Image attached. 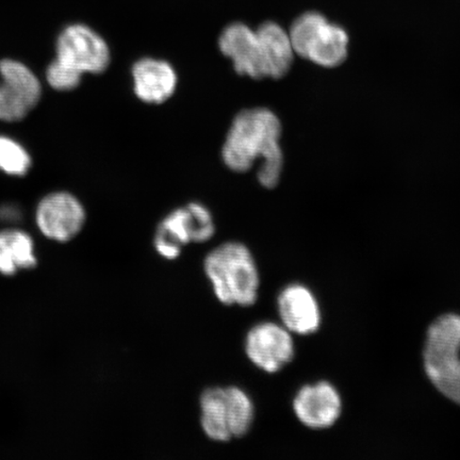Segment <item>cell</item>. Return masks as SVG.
Here are the masks:
<instances>
[{"instance_id": "cell-1", "label": "cell", "mask_w": 460, "mask_h": 460, "mask_svg": "<svg viewBox=\"0 0 460 460\" xmlns=\"http://www.w3.org/2000/svg\"><path fill=\"white\" fill-rule=\"evenodd\" d=\"M280 120L266 108L246 109L235 115L222 148L224 164L237 172H249L261 160L257 172L259 182L267 189L278 186L283 171V152L279 146Z\"/></svg>"}, {"instance_id": "cell-2", "label": "cell", "mask_w": 460, "mask_h": 460, "mask_svg": "<svg viewBox=\"0 0 460 460\" xmlns=\"http://www.w3.org/2000/svg\"><path fill=\"white\" fill-rule=\"evenodd\" d=\"M207 279L226 306L251 307L258 300L261 278L249 247L240 243L217 246L205 258Z\"/></svg>"}, {"instance_id": "cell-3", "label": "cell", "mask_w": 460, "mask_h": 460, "mask_svg": "<svg viewBox=\"0 0 460 460\" xmlns=\"http://www.w3.org/2000/svg\"><path fill=\"white\" fill-rule=\"evenodd\" d=\"M424 367L437 390L460 405V315H441L429 326Z\"/></svg>"}, {"instance_id": "cell-4", "label": "cell", "mask_w": 460, "mask_h": 460, "mask_svg": "<svg viewBox=\"0 0 460 460\" xmlns=\"http://www.w3.org/2000/svg\"><path fill=\"white\" fill-rule=\"evenodd\" d=\"M289 37L295 53L323 67H336L347 59L349 37L324 15L306 13L293 22Z\"/></svg>"}, {"instance_id": "cell-5", "label": "cell", "mask_w": 460, "mask_h": 460, "mask_svg": "<svg viewBox=\"0 0 460 460\" xmlns=\"http://www.w3.org/2000/svg\"><path fill=\"white\" fill-rule=\"evenodd\" d=\"M215 233L214 217L208 208L199 203H191L185 208L170 212L160 222L154 245L161 257L174 261L181 255L183 247L207 243Z\"/></svg>"}, {"instance_id": "cell-6", "label": "cell", "mask_w": 460, "mask_h": 460, "mask_svg": "<svg viewBox=\"0 0 460 460\" xmlns=\"http://www.w3.org/2000/svg\"><path fill=\"white\" fill-rule=\"evenodd\" d=\"M56 59L79 73L102 74L111 62L105 39L84 24L68 25L58 37Z\"/></svg>"}, {"instance_id": "cell-7", "label": "cell", "mask_w": 460, "mask_h": 460, "mask_svg": "<svg viewBox=\"0 0 460 460\" xmlns=\"http://www.w3.org/2000/svg\"><path fill=\"white\" fill-rule=\"evenodd\" d=\"M41 95V83L24 63L0 61V119L17 122L24 119Z\"/></svg>"}, {"instance_id": "cell-8", "label": "cell", "mask_w": 460, "mask_h": 460, "mask_svg": "<svg viewBox=\"0 0 460 460\" xmlns=\"http://www.w3.org/2000/svg\"><path fill=\"white\" fill-rule=\"evenodd\" d=\"M247 358L267 373H278L295 358V343L284 326L264 322L247 332L244 343Z\"/></svg>"}, {"instance_id": "cell-9", "label": "cell", "mask_w": 460, "mask_h": 460, "mask_svg": "<svg viewBox=\"0 0 460 460\" xmlns=\"http://www.w3.org/2000/svg\"><path fill=\"white\" fill-rule=\"evenodd\" d=\"M200 427L212 441L228 442L237 437L243 408L233 387L206 389L200 395Z\"/></svg>"}, {"instance_id": "cell-10", "label": "cell", "mask_w": 460, "mask_h": 460, "mask_svg": "<svg viewBox=\"0 0 460 460\" xmlns=\"http://www.w3.org/2000/svg\"><path fill=\"white\" fill-rule=\"evenodd\" d=\"M85 210L78 199L67 192H55L45 197L37 208L40 230L49 239L67 243L82 232Z\"/></svg>"}, {"instance_id": "cell-11", "label": "cell", "mask_w": 460, "mask_h": 460, "mask_svg": "<svg viewBox=\"0 0 460 460\" xmlns=\"http://www.w3.org/2000/svg\"><path fill=\"white\" fill-rule=\"evenodd\" d=\"M218 48L234 63V71L252 79L264 77L256 31L243 22H230L218 37Z\"/></svg>"}, {"instance_id": "cell-12", "label": "cell", "mask_w": 460, "mask_h": 460, "mask_svg": "<svg viewBox=\"0 0 460 460\" xmlns=\"http://www.w3.org/2000/svg\"><path fill=\"white\" fill-rule=\"evenodd\" d=\"M341 406L338 391L325 382L303 387L293 401L296 418L314 429L332 427L341 417Z\"/></svg>"}, {"instance_id": "cell-13", "label": "cell", "mask_w": 460, "mask_h": 460, "mask_svg": "<svg viewBox=\"0 0 460 460\" xmlns=\"http://www.w3.org/2000/svg\"><path fill=\"white\" fill-rule=\"evenodd\" d=\"M135 94L146 103H163L174 94L177 74L168 61L142 58L132 66Z\"/></svg>"}, {"instance_id": "cell-14", "label": "cell", "mask_w": 460, "mask_h": 460, "mask_svg": "<svg viewBox=\"0 0 460 460\" xmlns=\"http://www.w3.org/2000/svg\"><path fill=\"white\" fill-rule=\"evenodd\" d=\"M279 313L284 327L298 335L318 331L321 323L319 305L312 292L302 285H291L280 292Z\"/></svg>"}, {"instance_id": "cell-15", "label": "cell", "mask_w": 460, "mask_h": 460, "mask_svg": "<svg viewBox=\"0 0 460 460\" xmlns=\"http://www.w3.org/2000/svg\"><path fill=\"white\" fill-rule=\"evenodd\" d=\"M261 45L264 77L279 79L290 71L295 49L289 32L275 22H266L256 29Z\"/></svg>"}, {"instance_id": "cell-16", "label": "cell", "mask_w": 460, "mask_h": 460, "mask_svg": "<svg viewBox=\"0 0 460 460\" xmlns=\"http://www.w3.org/2000/svg\"><path fill=\"white\" fill-rule=\"evenodd\" d=\"M36 264L33 241L26 233L15 229L0 233V273L14 275Z\"/></svg>"}, {"instance_id": "cell-17", "label": "cell", "mask_w": 460, "mask_h": 460, "mask_svg": "<svg viewBox=\"0 0 460 460\" xmlns=\"http://www.w3.org/2000/svg\"><path fill=\"white\" fill-rule=\"evenodd\" d=\"M31 158L25 147L11 137L0 136V171L11 176H25Z\"/></svg>"}, {"instance_id": "cell-18", "label": "cell", "mask_w": 460, "mask_h": 460, "mask_svg": "<svg viewBox=\"0 0 460 460\" xmlns=\"http://www.w3.org/2000/svg\"><path fill=\"white\" fill-rule=\"evenodd\" d=\"M83 74L55 59L46 71V80L57 91H72L82 83Z\"/></svg>"}]
</instances>
